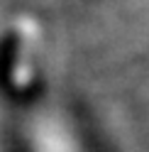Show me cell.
Wrapping results in <instances>:
<instances>
[{
  "label": "cell",
  "instance_id": "1",
  "mask_svg": "<svg viewBox=\"0 0 149 152\" xmlns=\"http://www.w3.org/2000/svg\"><path fill=\"white\" fill-rule=\"evenodd\" d=\"M46 59V27L34 12L15 10L0 22V96L12 113L42 101Z\"/></svg>",
  "mask_w": 149,
  "mask_h": 152
},
{
  "label": "cell",
  "instance_id": "2",
  "mask_svg": "<svg viewBox=\"0 0 149 152\" xmlns=\"http://www.w3.org/2000/svg\"><path fill=\"white\" fill-rule=\"evenodd\" d=\"M15 135L22 152H95L86 132L61 106L44 98L17 110Z\"/></svg>",
  "mask_w": 149,
  "mask_h": 152
},
{
  "label": "cell",
  "instance_id": "3",
  "mask_svg": "<svg viewBox=\"0 0 149 152\" xmlns=\"http://www.w3.org/2000/svg\"><path fill=\"white\" fill-rule=\"evenodd\" d=\"M12 115H15L12 108L5 103L3 96H0V137H3V132L7 130V125H10V118H12Z\"/></svg>",
  "mask_w": 149,
  "mask_h": 152
}]
</instances>
